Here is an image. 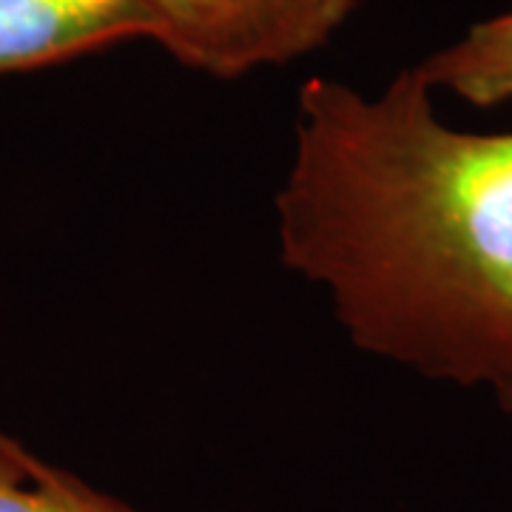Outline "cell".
<instances>
[{
  "mask_svg": "<svg viewBox=\"0 0 512 512\" xmlns=\"http://www.w3.org/2000/svg\"><path fill=\"white\" fill-rule=\"evenodd\" d=\"M416 66L379 94L311 77L276 191L282 265L367 356L512 390V131L447 126Z\"/></svg>",
  "mask_w": 512,
  "mask_h": 512,
  "instance_id": "obj_1",
  "label": "cell"
},
{
  "mask_svg": "<svg viewBox=\"0 0 512 512\" xmlns=\"http://www.w3.org/2000/svg\"><path fill=\"white\" fill-rule=\"evenodd\" d=\"M151 43L191 72L239 80L322 49L359 0H140Z\"/></svg>",
  "mask_w": 512,
  "mask_h": 512,
  "instance_id": "obj_2",
  "label": "cell"
},
{
  "mask_svg": "<svg viewBox=\"0 0 512 512\" xmlns=\"http://www.w3.org/2000/svg\"><path fill=\"white\" fill-rule=\"evenodd\" d=\"M151 35L140 0H0V74L49 69Z\"/></svg>",
  "mask_w": 512,
  "mask_h": 512,
  "instance_id": "obj_3",
  "label": "cell"
},
{
  "mask_svg": "<svg viewBox=\"0 0 512 512\" xmlns=\"http://www.w3.org/2000/svg\"><path fill=\"white\" fill-rule=\"evenodd\" d=\"M433 92L493 109L512 100V12L478 20L444 49L416 63Z\"/></svg>",
  "mask_w": 512,
  "mask_h": 512,
  "instance_id": "obj_4",
  "label": "cell"
},
{
  "mask_svg": "<svg viewBox=\"0 0 512 512\" xmlns=\"http://www.w3.org/2000/svg\"><path fill=\"white\" fill-rule=\"evenodd\" d=\"M0 512H140L32 453L0 427Z\"/></svg>",
  "mask_w": 512,
  "mask_h": 512,
  "instance_id": "obj_5",
  "label": "cell"
},
{
  "mask_svg": "<svg viewBox=\"0 0 512 512\" xmlns=\"http://www.w3.org/2000/svg\"><path fill=\"white\" fill-rule=\"evenodd\" d=\"M498 404H501V410H504V413L512 419V390L501 393V396H498Z\"/></svg>",
  "mask_w": 512,
  "mask_h": 512,
  "instance_id": "obj_6",
  "label": "cell"
}]
</instances>
